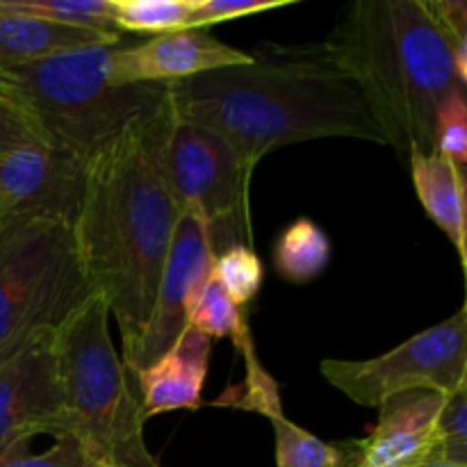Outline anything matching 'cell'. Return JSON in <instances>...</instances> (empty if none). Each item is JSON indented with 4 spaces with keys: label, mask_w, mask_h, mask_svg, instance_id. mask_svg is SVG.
<instances>
[{
    "label": "cell",
    "mask_w": 467,
    "mask_h": 467,
    "mask_svg": "<svg viewBox=\"0 0 467 467\" xmlns=\"http://www.w3.org/2000/svg\"><path fill=\"white\" fill-rule=\"evenodd\" d=\"M171 121L167 99L126 126L85 167L73 237L91 290L121 328L123 351L149 322L181 217L164 171Z\"/></svg>",
    "instance_id": "1"
},
{
    "label": "cell",
    "mask_w": 467,
    "mask_h": 467,
    "mask_svg": "<svg viewBox=\"0 0 467 467\" xmlns=\"http://www.w3.org/2000/svg\"><path fill=\"white\" fill-rule=\"evenodd\" d=\"M251 55L249 64L167 85L176 117L222 137L246 176L267 153L299 141L351 137L386 146L360 91L319 46Z\"/></svg>",
    "instance_id": "2"
},
{
    "label": "cell",
    "mask_w": 467,
    "mask_h": 467,
    "mask_svg": "<svg viewBox=\"0 0 467 467\" xmlns=\"http://www.w3.org/2000/svg\"><path fill=\"white\" fill-rule=\"evenodd\" d=\"M319 48L360 91L386 146L436 150L438 108L463 85L422 0H358Z\"/></svg>",
    "instance_id": "3"
},
{
    "label": "cell",
    "mask_w": 467,
    "mask_h": 467,
    "mask_svg": "<svg viewBox=\"0 0 467 467\" xmlns=\"http://www.w3.org/2000/svg\"><path fill=\"white\" fill-rule=\"evenodd\" d=\"M112 48L87 46L0 67V99L30 123L41 144L87 164L135 119L169 99V87L158 82L112 85Z\"/></svg>",
    "instance_id": "4"
},
{
    "label": "cell",
    "mask_w": 467,
    "mask_h": 467,
    "mask_svg": "<svg viewBox=\"0 0 467 467\" xmlns=\"http://www.w3.org/2000/svg\"><path fill=\"white\" fill-rule=\"evenodd\" d=\"M108 319V306L96 295L53 336L64 395L62 438H76L87 459L160 467L144 442L137 379L114 349Z\"/></svg>",
    "instance_id": "5"
},
{
    "label": "cell",
    "mask_w": 467,
    "mask_h": 467,
    "mask_svg": "<svg viewBox=\"0 0 467 467\" xmlns=\"http://www.w3.org/2000/svg\"><path fill=\"white\" fill-rule=\"evenodd\" d=\"M73 226L12 222L0 233V363L53 337L91 299Z\"/></svg>",
    "instance_id": "6"
},
{
    "label": "cell",
    "mask_w": 467,
    "mask_h": 467,
    "mask_svg": "<svg viewBox=\"0 0 467 467\" xmlns=\"http://www.w3.org/2000/svg\"><path fill=\"white\" fill-rule=\"evenodd\" d=\"M164 171L178 210L199 214L205 222L214 254L246 240L251 246V178L222 137L173 112Z\"/></svg>",
    "instance_id": "7"
},
{
    "label": "cell",
    "mask_w": 467,
    "mask_h": 467,
    "mask_svg": "<svg viewBox=\"0 0 467 467\" xmlns=\"http://www.w3.org/2000/svg\"><path fill=\"white\" fill-rule=\"evenodd\" d=\"M322 377L354 404L379 409L410 390L450 395L467 383V308L369 360L324 358Z\"/></svg>",
    "instance_id": "8"
},
{
    "label": "cell",
    "mask_w": 467,
    "mask_h": 467,
    "mask_svg": "<svg viewBox=\"0 0 467 467\" xmlns=\"http://www.w3.org/2000/svg\"><path fill=\"white\" fill-rule=\"evenodd\" d=\"M214 258L217 254L203 219L194 213H181L149 322L135 345L123 351L121 360L130 372L149 368L185 331L187 308L196 290L210 278Z\"/></svg>",
    "instance_id": "9"
},
{
    "label": "cell",
    "mask_w": 467,
    "mask_h": 467,
    "mask_svg": "<svg viewBox=\"0 0 467 467\" xmlns=\"http://www.w3.org/2000/svg\"><path fill=\"white\" fill-rule=\"evenodd\" d=\"M64 395L53 337L0 363V459L39 433L62 438Z\"/></svg>",
    "instance_id": "10"
},
{
    "label": "cell",
    "mask_w": 467,
    "mask_h": 467,
    "mask_svg": "<svg viewBox=\"0 0 467 467\" xmlns=\"http://www.w3.org/2000/svg\"><path fill=\"white\" fill-rule=\"evenodd\" d=\"M80 160L50 146L0 155V205L14 222L48 219L73 226L85 192Z\"/></svg>",
    "instance_id": "11"
},
{
    "label": "cell",
    "mask_w": 467,
    "mask_h": 467,
    "mask_svg": "<svg viewBox=\"0 0 467 467\" xmlns=\"http://www.w3.org/2000/svg\"><path fill=\"white\" fill-rule=\"evenodd\" d=\"M254 55L213 36L210 27L162 32L135 46H114L109 57L112 85L171 82L203 76L219 68L249 64Z\"/></svg>",
    "instance_id": "12"
},
{
    "label": "cell",
    "mask_w": 467,
    "mask_h": 467,
    "mask_svg": "<svg viewBox=\"0 0 467 467\" xmlns=\"http://www.w3.org/2000/svg\"><path fill=\"white\" fill-rule=\"evenodd\" d=\"M445 395L410 390L379 406V422L358 441L356 467H410L433 459L436 422Z\"/></svg>",
    "instance_id": "13"
},
{
    "label": "cell",
    "mask_w": 467,
    "mask_h": 467,
    "mask_svg": "<svg viewBox=\"0 0 467 467\" xmlns=\"http://www.w3.org/2000/svg\"><path fill=\"white\" fill-rule=\"evenodd\" d=\"M213 345V337L187 327L160 358L132 372L140 388L144 420L171 410H196L203 404L201 400Z\"/></svg>",
    "instance_id": "14"
},
{
    "label": "cell",
    "mask_w": 467,
    "mask_h": 467,
    "mask_svg": "<svg viewBox=\"0 0 467 467\" xmlns=\"http://www.w3.org/2000/svg\"><path fill=\"white\" fill-rule=\"evenodd\" d=\"M121 36L0 9V67L30 64L87 46H119Z\"/></svg>",
    "instance_id": "15"
},
{
    "label": "cell",
    "mask_w": 467,
    "mask_h": 467,
    "mask_svg": "<svg viewBox=\"0 0 467 467\" xmlns=\"http://www.w3.org/2000/svg\"><path fill=\"white\" fill-rule=\"evenodd\" d=\"M410 176L415 194L424 213L438 228L450 237L456 249L461 267L467 269V237H465V173L451 160L438 150L409 153Z\"/></svg>",
    "instance_id": "16"
},
{
    "label": "cell",
    "mask_w": 467,
    "mask_h": 467,
    "mask_svg": "<svg viewBox=\"0 0 467 467\" xmlns=\"http://www.w3.org/2000/svg\"><path fill=\"white\" fill-rule=\"evenodd\" d=\"M331 254L327 231L313 219L299 217L278 235L274 244V267L283 281L306 285L327 272Z\"/></svg>",
    "instance_id": "17"
},
{
    "label": "cell",
    "mask_w": 467,
    "mask_h": 467,
    "mask_svg": "<svg viewBox=\"0 0 467 467\" xmlns=\"http://www.w3.org/2000/svg\"><path fill=\"white\" fill-rule=\"evenodd\" d=\"M269 422L276 438L278 467H356L358 463V441L327 442L287 420L285 413Z\"/></svg>",
    "instance_id": "18"
},
{
    "label": "cell",
    "mask_w": 467,
    "mask_h": 467,
    "mask_svg": "<svg viewBox=\"0 0 467 467\" xmlns=\"http://www.w3.org/2000/svg\"><path fill=\"white\" fill-rule=\"evenodd\" d=\"M187 327L205 333L213 340L231 337L235 349L244 347L246 342H254L242 308L233 304L231 296L213 276L196 290L194 299L187 308Z\"/></svg>",
    "instance_id": "19"
},
{
    "label": "cell",
    "mask_w": 467,
    "mask_h": 467,
    "mask_svg": "<svg viewBox=\"0 0 467 467\" xmlns=\"http://www.w3.org/2000/svg\"><path fill=\"white\" fill-rule=\"evenodd\" d=\"M246 363V377L244 381L237 386H228L213 406H223V409H237V410H251V413L265 415L267 420L283 415L281 404V390L278 383L267 369L260 363L258 354H255V345L240 349Z\"/></svg>",
    "instance_id": "20"
},
{
    "label": "cell",
    "mask_w": 467,
    "mask_h": 467,
    "mask_svg": "<svg viewBox=\"0 0 467 467\" xmlns=\"http://www.w3.org/2000/svg\"><path fill=\"white\" fill-rule=\"evenodd\" d=\"M114 26L121 32L162 35L190 27V0H112Z\"/></svg>",
    "instance_id": "21"
},
{
    "label": "cell",
    "mask_w": 467,
    "mask_h": 467,
    "mask_svg": "<svg viewBox=\"0 0 467 467\" xmlns=\"http://www.w3.org/2000/svg\"><path fill=\"white\" fill-rule=\"evenodd\" d=\"M210 276L223 287L235 306H246L258 296L263 287L265 269L258 254L246 244H233L217 254Z\"/></svg>",
    "instance_id": "22"
},
{
    "label": "cell",
    "mask_w": 467,
    "mask_h": 467,
    "mask_svg": "<svg viewBox=\"0 0 467 467\" xmlns=\"http://www.w3.org/2000/svg\"><path fill=\"white\" fill-rule=\"evenodd\" d=\"M436 150L463 169L467 160V100L465 89L450 91L436 114Z\"/></svg>",
    "instance_id": "23"
},
{
    "label": "cell",
    "mask_w": 467,
    "mask_h": 467,
    "mask_svg": "<svg viewBox=\"0 0 467 467\" xmlns=\"http://www.w3.org/2000/svg\"><path fill=\"white\" fill-rule=\"evenodd\" d=\"M292 0H190V27H210L214 23L255 16Z\"/></svg>",
    "instance_id": "24"
},
{
    "label": "cell",
    "mask_w": 467,
    "mask_h": 467,
    "mask_svg": "<svg viewBox=\"0 0 467 467\" xmlns=\"http://www.w3.org/2000/svg\"><path fill=\"white\" fill-rule=\"evenodd\" d=\"M87 454L76 438H55V445L41 454H30V442L12 447L0 459V467H82Z\"/></svg>",
    "instance_id": "25"
},
{
    "label": "cell",
    "mask_w": 467,
    "mask_h": 467,
    "mask_svg": "<svg viewBox=\"0 0 467 467\" xmlns=\"http://www.w3.org/2000/svg\"><path fill=\"white\" fill-rule=\"evenodd\" d=\"M427 12L454 46L467 44V5L463 0H422Z\"/></svg>",
    "instance_id": "26"
},
{
    "label": "cell",
    "mask_w": 467,
    "mask_h": 467,
    "mask_svg": "<svg viewBox=\"0 0 467 467\" xmlns=\"http://www.w3.org/2000/svg\"><path fill=\"white\" fill-rule=\"evenodd\" d=\"M36 144H41V141L39 137L35 135V130L30 128V123H27L7 100L0 99V155H7L12 153V150Z\"/></svg>",
    "instance_id": "27"
},
{
    "label": "cell",
    "mask_w": 467,
    "mask_h": 467,
    "mask_svg": "<svg viewBox=\"0 0 467 467\" xmlns=\"http://www.w3.org/2000/svg\"><path fill=\"white\" fill-rule=\"evenodd\" d=\"M410 467H463V465H454V463H445V461L429 459V461H422V463H415Z\"/></svg>",
    "instance_id": "28"
},
{
    "label": "cell",
    "mask_w": 467,
    "mask_h": 467,
    "mask_svg": "<svg viewBox=\"0 0 467 467\" xmlns=\"http://www.w3.org/2000/svg\"><path fill=\"white\" fill-rule=\"evenodd\" d=\"M12 222H14V219L9 217V214L5 213V208H3V205H0V233H3L5 228H7L9 223H12Z\"/></svg>",
    "instance_id": "29"
},
{
    "label": "cell",
    "mask_w": 467,
    "mask_h": 467,
    "mask_svg": "<svg viewBox=\"0 0 467 467\" xmlns=\"http://www.w3.org/2000/svg\"><path fill=\"white\" fill-rule=\"evenodd\" d=\"M82 467H119V465H112L108 463V461H96V459H87V463Z\"/></svg>",
    "instance_id": "30"
}]
</instances>
